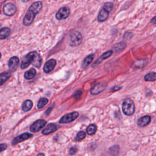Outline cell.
Listing matches in <instances>:
<instances>
[{
	"mask_svg": "<svg viewBox=\"0 0 156 156\" xmlns=\"http://www.w3.org/2000/svg\"><path fill=\"white\" fill-rule=\"evenodd\" d=\"M43 8V4L41 2H36L32 3L29 8L28 9L24 18L23 20V23L25 26H28L31 25L35 16L40 12Z\"/></svg>",
	"mask_w": 156,
	"mask_h": 156,
	"instance_id": "1",
	"label": "cell"
},
{
	"mask_svg": "<svg viewBox=\"0 0 156 156\" xmlns=\"http://www.w3.org/2000/svg\"><path fill=\"white\" fill-rule=\"evenodd\" d=\"M135 105L132 99L128 98L123 101L122 105V111L126 115H132L135 112Z\"/></svg>",
	"mask_w": 156,
	"mask_h": 156,
	"instance_id": "2",
	"label": "cell"
},
{
	"mask_svg": "<svg viewBox=\"0 0 156 156\" xmlns=\"http://www.w3.org/2000/svg\"><path fill=\"white\" fill-rule=\"evenodd\" d=\"M70 15V9L68 7L64 6L61 8L56 14V18L58 20H65Z\"/></svg>",
	"mask_w": 156,
	"mask_h": 156,
	"instance_id": "3",
	"label": "cell"
},
{
	"mask_svg": "<svg viewBox=\"0 0 156 156\" xmlns=\"http://www.w3.org/2000/svg\"><path fill=\"white\" fill-rule=\"evenodd\" d=\"M3 11L5 15L6 16L11 17L15 15V14L17 11V7L12 3H6L3 8Z\"/></svg>",
	"mask_w": 156,
	"mask_h": 156,
	"instance_id": "4",
	"label": "cell"
},
{
	"mask_svg": "<svg viewBox=\"0 0 156 156\" xmlns=\"http://www.w3.org/2000/svg\"><path fill=\"white\" fill-rule=\"evenodd\" d=\"M82 40V36L81 32L78 31H74L70 34L71 45L74 46L79 45Z\"/></svg>",
	"mask_w": 156,
	"mask_h": 156,
	"instance_id": "5",
	"label": "cell"
},
{
	"mask_svg": "<svg viewBox=\"0 0 156 156\" xmlns=\"http://www.w3.org/2000/svg\"><path fill=\"white\" fill-rule=\"evenodd\" d=\"M79 116V113L73 112L63 116L59 120L60 123H68L75 121Z\"/></svg>",
	"mask_w": 156,
	"mask_h": 156,
	"instance_id": "6",
	"label": "cell"
},
{
	"mask_svg": "<svg viewBox=\"0 0 156 156\" xmlns=\"http://www.w3.org/2000/svg\"><path fill=\"white\" fill-rule=\"evenodd\" d=\"M46 124V121L45 120L40 119L35 121L30 128L31 132H37L40 131Z\"/></svg>",
	"mask_w": 156,
	"mask_h": 156,
	"instance_id": "7",
	"label": "cell"
},
{
	"mask_svg": "<svg viewBox=\"0 0 156 156\" xmlns=\"http://www.w3.org/2000/svg\"><path fill=\"white\" fill-rule=\"evenodd\" d=\"M107 87V84L104 82H99L95 84L90 90V93L91 95H96L102 91L105 90Z\"/></svg>",
	"mask_w": 156,
	"mask_h": 156,
	"instance_id": "8",
	"label": "cell"
},
{
	"mask_svg": "<svg viewBox=\"0 0 156 156\" xmlns=\"http://www.w3.org/2000/svg\"><path fill=\"white\" fill-rule=\"evenodd\" d=\"M32 136H33V135L29 132L22 134L17 136L15 138H14V140H12V145H15L20 142H22L26 140H28L29 138H31Z\"/></svg>",
	"mask_w": 156,
	"mask_h": 156,
	"instance_id": "9",
	"label": "cell"
},
{
	"mask_svg": "<svg viewBox=\"0 0 156 156\" xmlns=\"http://www.w3.org/2000/svg\"><path fill=\"white\" fill-rule=\"evenodd\" d=\"M56 65V61L54 59L49 60L46 62L43 67V71L46 73H50L53 71Z\"/></svg>",
	"mask_w": 156,
	"mask_h": 156,
	"instance_id": "10",
	"label": "cell"
},
{
	"mask_svg": "<svg viewBox=\"0 0 156 156\" xmlns=\"http://www.w3.org/2000/svg\"><path fill=\"white\" fill-rule=\"evenodd\" d=\"M32 64L36 68H39L41 65L42 59L39 54L35 51H32Z\"/></svg>",
	"mask_w": 156,
	"mask_h": 156,
	"instance_id": "11",
	"label": "cell"
},
{
	"mask_svg": "<svg viewBox=\"0 0 156 156\" xmlns=\"http://www.w3.org/2000/svg\"><path fill=\"white\" fill-rule=\"evenodd\" d=\"M109 14H110V12H109L108 10L102 8V9L99 11V14L98 15V17H97L98 21L101 23L106 21L109 16Z\"/></svg>",
	"mask_w": 156,
	"mask_h": 156,
	"instance_id": "12",
	"label": "cell"
},
{
	"mask_svg": "<svg viewBox=\"0 0 156 156\" xmlns=\"http://www.w3.org/2000/svg\"><path fill=\"white\" fill-rule=\"evenodd\" d=\"M32 53H28L23 59L22 64H21V68L25 69L29 66L31 64H32Z\"/></svg>",
	"mask_w": 156,
	"mask_h": 156,
	"instance_id": "13",
	"label": "cell"
},
{
	"mask_svg": "<svg viewBox=\"0 0 156 156\" xmlns=\"http://www.w3.org/2000/svg\"><path fill=\"white\" fill-rule=\"evenodd\" d=\"M151 121V117L149 115H145L140 118L137 121V125L139 127H145L148 126Z\"/></svg>",
	"mask_w": 156,
	"mask_h": 156,
	"instance_id": "14",
	"label": "cell"
},
{
	"mask_svg": "<svg viewBox=\"0 0 156 156\" xmlns=\"http://www.w3.org/2000/svg\"><path fill=\"white\" fill-rule=\"evenodd\" d=\"M57 129H58V128L55 124L50 123L42 131V134L49 135L51 133L56 131Z\"/></svg>",
	"mask_w": 156,
	"mask_h": 156,
	"instance_id": "15",
	"label": "cell"
},
{
	"mask_svg": "<svg viewBox=\"0 0 156 156\" xmlns=\"http://www.w3.org/2000/svg\"><path fill=\"white\" fill-rule=\"evenodd\" d=\"M18 64H19V59L18 57L14 56L11 58L8 62V65L9 67L11 70H12V71H15L17 70L18 66Z\"/></svg>",
	"mask_w": 156,
	"mask_h": 156,
	"instance_id": "16",
	"label": "cell"
},
{
	"mask_svg": "<svg viewBox=\"0 0 156 156\" xmlns=\"http://www.w3.org/2000/svg\"><path fill=\"white\" fill-rule=\"evenodd\" d=\"M112 54H113L112 50H110V51H108L106 52L105 53H104L102 55H101V56H100V58L98 59V60H97V61L94 63V64L92 65V67H95V66H96L97 65H99V64H101V62L102 61L107 59H108V58H109Z\"/></svg>",
	"mask_w": 156,
	"mask_h": 156,
	"instance_id": "17",
	"label": "cell"
},
{
	"mask_svg": "<svg viewBox=\"0 0 156 156\" xmlns=\"http://www.w3.org/2000/svg\"><path fill=\"white\" fill-rule=\"evenodd\" d=\"M32 106H33L32 101L31 100L28 99V100H26L25 101H24V102L22 105V108L23 111L26 112L29 111L32 109Z\"/></svg>",
	"mask_w": 156,
	"mask_h": 156,
	"instance_id": "18",
	"label": "cell"
},
{
	"mask_svg": "<svg viewBox=\"0 0 156 156\" xmlns=\"http://www.w3.org/2000/svg\"><path fill=\"white\" fill-rule=\"evenodd\" d=\"M11 34V29L8 27H5L2 28L0 31V38L2 40L8 38Z\"/></svg>",
	"mask_w": 156,
	"mask_h": 156,
	"instance_id": "19",
	"label": "cell"
},
{
	"mask_svg": "<svg viewBox=\"0 0 156 156\" xmlns=\"http://www.w3.org/2000/svg\"><path fill=\"white\" fill-rule=\"evenodd\" d=\"M93 58H94V55H93V54L87 56L84 59V61L82 62L81 68H86L91 63V62L93 60Z\"/></svg>",
	"mask_w": 156,
	"mask_h": 156,
	"instance_id": "20",
	"label": "cell"
},
{
	"mask_svg": "<svg viewBox=\"0 0 156 156\" xmlns=\"http://www.w3.org/2000/svg\"><path fill=\"white\" fill-rule=\"evenodd\" d=\"M144 80L146 82H154L156 81V73L150 72L146 75L144 77Z\"/></svg>",
	"mask_w": 156,
	"mask_h": 156,
	"instance_id": "21",
	"label": "cell"
},
{
	"mask_svg": "<svg viewBox=\"0 0 156 156\" xmlns=\"http://www.w3.org/2000/svg\"><path fill=\"white\" fill-rule=\"evenodd\" d=\"M11 76V74L9 72H3L1 73V75H0V82H1V85H3V84L5 83L9 79Z\"/></svg>",
	"mask_w": 156,
	"mask_h": 156,
	"instance_id": "22",
	"label": "cell"
},
{
	"mask_svg": "<svg viewBox=\"0 0 156 156\" xmlns=\"http://www.w3.org/2000/svg\"><path fill=\"white\" fill-rule=\"evenodd\" d=\"M36 75V70L34 68H31L29 70L27 71L25 73V78L26 79H32Z\"/></svg>",
	"mask_w": 156,
	"mask_h": 156,
	"instance_id": "23",
	"label": "cell"
},
{
	"mask_svg": "<svg viewBox=\"0 0 156 156\" xmlns=\"http://www.w3.org/2000/svg\"><path fill=\"white\" fill-rule=\"evenodd\" d=\"M96 131H97V127L95 124H90L87 128V129H86L87 133L90 135H92L95 134L96 133Z\"/></svg>",
	"mask_w": 156,
	"mask_h": 156,
	"instance_id": "24",
	"label": "cell"
},
{
	"mask_svg": "<svg viewBox=\"0 0 156 156\" xmlns=\"http://www.w3.org/2000/svg\"><path fill=\"white\" fill-rule=\"evenodd\" d=\"M48 102V99L46 98H41L37 104V108L38 109H42L44 108Z\"/></svg>",
	"mask_w": 156,
	"mask_h": 156,
	"instance_id": "25",
	"label": "cell"
},
{
	"mask_svg": "<svg viewBox=\"0 0 156 156\" xmlns=\"http://www.w3.org/2000/svg\"><path fill=\"white\" fill-rule=\"evenodd\" d=\"M148 63V61L147 60H139L137 61V62H135L134 63V65L136 68H143L144 67H145L147 65Z\"/></svg>",
	"mask_w": 156,
	"mask_h": 156,
	"instance_id": "26",
	"label": "cell"
},
{
	"mask_svg": "<svg viewBox=\"0 0 156 156\" xmlns=\"http://www.w3.org/2000/svg\"><path fill=\"white\" fill-rule=\"evenodd\" d=\"M126 46V44L125 42H121L119 43H117V45L115 46L114 49L115 52H119L124 49Z\"/></svg>",
	"mask_w": 156,
	"mask_h": 156,
	"instance_id": "27",
	"label": "cell"
},
{
	"mask_svg": "<svg viewBox=\"0 0 156 156\" xmlns=\"http://www.w3.org/2000/svg\"><path fill=\"white\" fill-rule=\"evenodd\" d=\"M85 137V132L80 131V132H79L77 134V135H76V136L75 137V140L76 141H80L82 140L83 139H84Z\"/></svg>",
	"mask_w": 156,
	"mask_h": 156,
	"instance_id": "28",
	"label": "cell"
},
{
	"mask_svg": "<svg viewBox=\"0 0 156 156\" xmlns=\"http://www.w3.org/2000/svg\"><path fill=\"white\" fill-rule=\"evenodd\" d=\"M105 9H106V10H108L109 12H111L113 9L114 8V4L112 2H106L103 5V7Z\"/></svg>",
	"mask_w": 156,
	"mask_h": 156,
	"instance_id": "29",
	"label": "cell"
},
{
	"mask_svg": "<svg viewBox=\"0 0 156 156\" xmlns=\"http://www.w3.org/2000/svg\"><path fill=\"white\" fill-rule=\"evenodd\" d=\"M133 36V34L132 32H126L124 35V38H127V39H130L131 38H132Z\"/></svg>",
	"mask_w": 156,
	"mask_h": 156,
	"instance_id": "30",
	"label": "cell"
},
{
	"mask_svg": "<svg viewBox=\"0 0 156 156\" xmlns=\"http://www.w3.org/2000/svg\"><path fill=\"white\" fill-rule=\"evenodd\" d=\"M78 151V148L76 147V146H73L72 147L70 150V154L71 155H73V154H75Z\"/></svg>",
	"mask_w": 156,
	"mask_h": 156,
	"instance_id": "31",
	"label": "cell"
},
{
	"mask_svg": "<svg viewBox=\"0 0 156 156\" xmlns=\"http://www.w3.org/2000/svg\"><path fill=\"white\" fill-rule=\"evenodd\" d=\"M7 146L8 145L5 143H2L1 144V145H0V151H1V152H3L4 150H5L6 148H7Z\"/></svg>",
	"mask_w": 156,
	"mask_h": 156,
	"instance_id": "32",
	"label": "cell"
},
{
	"mask_svg": "<svg viewBox=\"0 0 156 156\" xmlns=\"http://www.w3.org/2000/svg\"><path fill=\"white\" fill-rule=\"evenodd\" d=\"M122 88V87H113L111 90V92H115L116 91H118L120 90V89Z\"/></svg>",
	"mask_w": 156,
	"mask_h": 156,
	"instance_id": "33",
	"label": "cell"
},
{
	"mask_svg": "<svg viewBox=\"0 0 156 156\" xmlns=\"http://www.w3.org/2000/svg\"><path fill=\"white\" fill-rule=\"evenodd\" d=\"M151 22L152 24H156V16H155L154 17H153V18L151 19Z\"/></svg>",
	"mask_w": 156,
	"mask_h": 156,
	"instance_id": "34",
	"label": "cell"
},
{
	"mask_svg": "<svg viewBox=\"0 0 156 156\" xmlns=\"http://www.w3.org/2000/svg\"><path fill=\"white\" fill-rule=\"evenodd\" d=\"M22 2L23 3H28L29 2H31L32 1V0H21Z\"/></svg>",
	"mask_w": 156,
	"mask_h": 156,
	"instance_id": "35",
	"label": "cell"
},
{
	"mask_svg": "<svg viewBox=\"0 0 156 156\" xmlns=\"http://www.w3.org/2000/svg\"><path fill=\"white\" fill-rule=\"evenodd\" d=\"M44 155V154H38V155Z\"/></svg>",
	"mask_w": 156,
	"mask_h": 156,
	"instance_id": "36",
	"label": "cell"
}]
</instances>
